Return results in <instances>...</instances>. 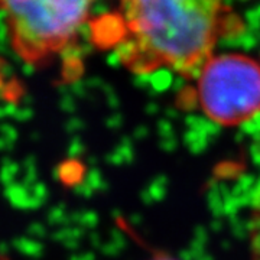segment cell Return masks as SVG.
<instances>
[{"mask_svg": "<svg viewBox=\"0 0 260 260\" xmlns=\"http://www.w3.org/2000/svg\"><path fill=\"white\" fill-rule=\"evenodd\" d=\"M198 102L223 126H239L260 113V64L249 56H211L197 75Z\"/></svg>", "mask_w": 260, "mask_h": 260, "instance_id": "cell-3", "label": "cell"}, {"mask_svg": "<svg viewBox=\"0 0 260 260\" xmlns=\"http://www.w3.org/2000/svg\"><path fill=\"white\" fill-rule=\"evenodd\" d=\"M94 0H0L15 54L29 65L54 58L78 34Z\"/></svg>", "mask_w": 260, "mask_h": 260, "instance_id": "cell-2", "label": "cell"}, {"mask_svg": "<svg viewBox=\"0 0 260 260\" xmlns=\"http://www.w3.org/2000/svg\"><path fill=\"white\" fill-rule=\"evenodd\" d=\"M0 260H10V259L9 257H6L5 254H2V253H0Z\"/></svg>", "mask_w": 260, "mask_h": 260, "instance_id": "cell-5", "label": "cell"}, {"mask_svg": "<svg viewBox=\"0 0 260 260\" xmlns=\"http://www.w3.org/2000/svg\"><path fill=\"white\" fill-rule=\"evenodd\" d=\"M150 260H175L172 259V257H169V256H156V257H153V259Z\"/></svg>", "mask_w": 260, "mask_h": 260, "instance_id": "cell-4", "label": "cell"}, {"mask_svg": "<svg viewBox=\"0 0 260 260\" xmlns=\"http://www.w3.org/2000/svg\"><path fill=\"white\" fill-rule=\"evenodd\" d=\"M117 52L136 73L169 70L197 78L213 56L232 12L225 0H119Z\"/></svg>", "mask_w": 260, "mask_h": 260, "instance_id": "cell-1", "label": "cell"}]
</instances>
